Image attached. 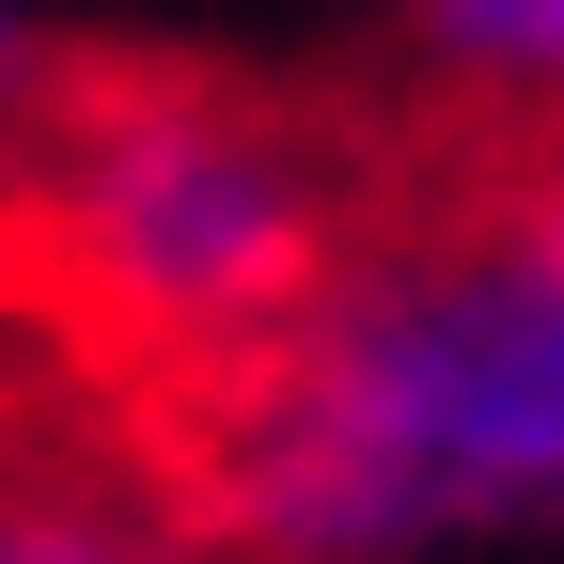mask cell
I'll use <instances>...</instances> for the list:
<instances>
[{
  "mask_svg": "<svg viewBox=\"0 0 564 564\" xmlns=\"http://www.w3.org/2000/svg\"><path fill=\"white\" fill-rule=\"evenodd\" d=\"M188 502L220 564H440L564 518V158L345 236L236 377Z\"/></svg>",
  "mask_w": 564,
  "mask_h": 564,
  "instance_id": "6da1fadb",
  "label": "cell"
},
{
  "mask_svg": "<svg viewBox=\"0 0 564 564\" xmlns=\"http://www.w3.org/2000/svg\"><path fill=\"white\" fill-rule=\"evenodd\" d=\"M345 173L314 126L220 79H95L32 126V251L110 345L236 377L251 345L329 282Z\"/></svg>",
  "mask_w": 564,
  "mask_h": 564,
  "instance_id": "7a4b0ae2",
  "label": "cell"
},
{
  "mask_svg": "<svg viewBox=\"0 0 564 564\" xmlns=\"http://www.w3.org/2000/svg\"><path fill=\"white\" fill-rule=\"evenodd\" d=\"M63 110V63L32 32V0H0V158H32V126Z\"/></svg>",
  "mask_w": 564,
  "mask_h": 564,
  "instance_id": "5b68a950",
  "label": "cell"
},
{
  "mask_svg": "<svg viewBox=\"0 0 564 564\" xmlns=\"http://www.w3.org/2000/svg\"><path fill=\"white\" fill-rule=\"evenodd\" d=\"M423 63L455 95H518V110H564V0H408Z\"/></svg>",
  "mask_w": 564,
  "mask_h": 564,
  "instance_id": "277c9868",
  "label": "cell"
},
{
  "mask_svg": "<svg viewBox=\"0 0 564 564\" xmlns=\"http://www.w3.org/2000/svg\"><path fill=\"white\" fill-rule=\"evenodd\" d=\"M0 564H220L204 502L79 423H0Z\"/></svg>",
  "mask_w": 564,
  "mask_h": 564,
  "instance_id": "3957f363",
  "label": "cell"
}]
</instances>
